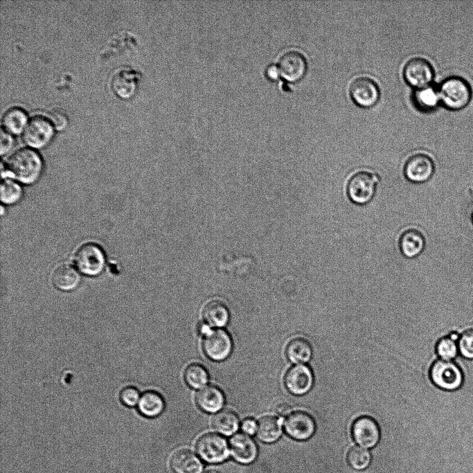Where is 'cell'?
I'll use <instances>...</instances> for the list:
<instances>
[{"label":"cell","mask_w":473,"mask_h":473,"mask_svg":"<svg viewBox=\"0 0 473 473\" xmlns=\"http://www.w3.org/2000/svg\"><path fill=\"white\" fill-rule=\"evenodd\" d=\"M43 169L41 156L33 148H22L9 158L6 166V178H14L19 182L30 184L40 177Z\"/></svg>","instance_id":"cell-1"},{"label":"cell","mask_w":473,"mask_h":473,"mask_svg":"<svg viewBox=\"0 0 473 473\" xmlns=\"http://www.w3.org/2000/svg\"><path fill=\"white\" fill-rule=\"evenodd\" d=\"M431 383L438 389L447 392L461 389L465 382V374L455 361L435 360L429 371Z\"/></svg>","instance_id":"cell-2"},{"label":"cell","mask_w":473,"mask_h":473,"mask_svg":"<svg viewBox=\"0 0 473 473\" xmlns=\"http://www.w3.org/2000/svg\"><path fill=\"white\" fill-rule=\"evenodd\" d=\"M440 102L444 106L453 111L464 109L472 98V90L468 82L458 76L445 79L438 90Z\"/></svg>","instance_id":"cell-3"},{"label":"cell","mask_w":473,"mask_h":473,"mask_svg":"<svg viewBox=\"0 0 473 473\" xmlns=\"http://www.w3.org/2000/svg\"><path fill=\"white\" fill-rule=\"evenodd\" d=\"M379 179L378 175L371 171L359 170L355 172L346 184L348 199L357 205L368 204L375 196Z\"/></svg>","instance_id":"cell-4"},{"label":"cell","mask_w":473,"mask_h":473,"mask_svg":"<svg viewBox=\"0 0 473 473\" xmlns=\"http://www.w3.org/2000/svg\"><path fill=\"white\" fill-rule=\"evenodd\" d=\"M74 263L80 272L87 276H96L101 273L105 267V256L99 245L87 242L75 251Z\"/></svg>","instance_id":"cell-5"},{"label":"cell","mask_w":473,"mask_h":473,"mask_svg":"<svg viewBox=\"0 0 473 473\" xmlns=\"http://www.w3.org/2000/svg\"><path fill=\"white\" fill-rule=\"evenodd\" d=\"M196 450L204 461L213 464L226 461L230 452L229 445L226 439L215 433H208L202 436L196 443Z\"/></svg>","instance_id":"cell-6"},{"label":"cell","mask_w":473,"mask_h":473,"mask_svg":"<svg viewBox=\"0 0 473 473\" xmlns=\"http://www.w3.org/2000/svg\"><path fill=\"white\" fill-rule=\"evenodd\" d=\"M54 127L48 118L41 115L33 116L23 132V139L32 148L45 147L52 139Z\"/></svg>","instance_id":"cell-7"},{"label":"cell","mask_w":473,"mask_h":473,"mask_svg":"<svg viewBox=\"0 0 473 473\" xmlns=\"http://www.w3.org/2000/svg\"><path fill=\"white\" fill-rule=\"evenodd\" d=\"M435 168L434 161L429 155L416 153L411 155L405 162L404 175L411 183L422 184L433 177Z\"/></svg>","instance_id":"cell-8"},{"label":"cell","mask_w":473,"mask_h":473,"mask_svg":"<svg viewBox=\"0 0 473 473\" xmlns=\"http://www.w3.org/2000/svg\"><path fill=\"white\" fill-rule=\"evenodd\" d=\"M232 339L229 334L223 329L212 330L204 337L203 350L211 359L220 362L226 359L231 352Z\"/></svg>","instance_id":"cell-9"},{"label":"cell","mask_w":473,"mask_h":473,"mask_svg":"<svg viewBox=\"0 0 473 473\" xmlns=\"http://www.w3.org/2000/svg\"><path fill=\"white\" fill-rule=\"evenodd\" d=\"M285 432L296 440H305L314 434L316 424L312 416L303 411L289 413L284 422Z\"/></svg>","instance_id":"cell-10"},{"label":"cell","mask_w":473,"mask_h":473,"mask_svg":"<svg viewBox=\"0 0 473 473\" xmlns=\"http://www.w3.org/2000/svg\"><path fill=\"white\" fill-rule=\"evenodd\" d=\"M280 76L289 82H296L303 78L307 70L303 55L296 51L283 53L276 62Z\"/></svg>","instance_id":"cell-11"},{"label":"cell","mask_w":473,"mask_h":473,"mask_svg":"<svg viewBox=\"0 0 473 473\" xmlns=\"http://www.w3.org/2000/svg\"><path fill=\"white\" fill-rule=\"evenodd\" d=\"M352 436L361 447L372 448L379 442L380 429L377 422L369 416H361L352 425Z\"/></svg>","instance_id":"cell-12"},{"label":"cell","mask_w":473,"mask_h":473,"mask_svg":"<svg viewBox=\"0 0 473 473\" xmlns=\"http://www.w3.org/2000/svg\"><path fill=\"white\" fill-rule=\"evenodd\" d=\"M404 77L410 85L422 89L428 87L432 81L434 70L427 60L415 57L406 64Z\"/></svg>","instance_id":"cell-13"},{"label":"cell","mask_w":473,"mask_h":473,"mask_svg":"<svg viewBox=\"0 0 473 473\" xmlns=\"http://www.w3.org/2000/svg\"><path fill=\"white\" fill-rule=\"evenodd\" d=\"M350 94L357 105L368 108L377 102L380 98V89L373 80L366 77H360L352 82Z\"/></svg>","instance_id":"cell-14"},{"label":"cell","mask_w":473,"mask_h":473,"mask_svg":"<svg viewBox=\"0 0 473 473\" xmlns=\"http://www.w3.org/2000/svg\"><path fill=\"white\" fill-rule=\"evenodd\" d=\"M314 376L312 370L304 364L291 367L285 375V385L292 394L301 395L312 387Z\"/></svg>","instance_id":"cell-15"},{"label":"cell","mask_w":473,"mask_h":473,"mask_svg":"<svg viewBox=\"0 0 473 473\" xmlns=\"http://www.w3.org/2000/svg\"><path fill=\"white\" fill-rule=\"evenodd\" d=\"M229 448L234 460L242 464L252 463L258 454L256 442L244 433L233 435L229 440Z\"/></svg>","instance_id":"cell-16"},{"label":"cell","mask_w":473,"mask_h":473,"mask_svg":"<svg viewBox=\"0 0 473 473\" xmlns=\"http://www.w3.org/2000/svg\"><path fill=\"white\" fill-rule=\"evenodd\" d=\"M425 246V237L418 229L409 228L400 234L399 248L402 254L407 258H413L420 255Z\"/></svg>","instance_id":"cell-17"},{"label":"cell","mask_w":473,"mask_h":473,"mask_svg":"<svg viewBox=\"0 0 473 473\" xmlns=\"http://www.w3.org/2000/svg\"><path fill=\"white\" fill-rule=\"evenodd\" d=\"M170 467L175 473H202L203 463L194 452L182 449L172 454Z\"/></svg>","instance_id":"cell-18"},{"label":"cell","mask_w":473,"mask_h":473,"mask_svg":"<svg viewBox=\"0 0 473 473\" xmlns=\"http://www.w3.org/2000/svg\"><path fill=\"white\" fill-rule=\"evenodd\" d=\"M198 407L207 413L220 411L225 401L223 392L214 385H208L201 389L195 397Z\"/></svg>","instance_id":"cell-19"},{"label":"cell","mask_w":473,"mask_h":473,"mask_svg":"<svg viewBox=\"0 0 473 473\" xmlns=\"http://www.w3.org/2000/svg\"><path fill=\"white\" fill-rule=\"evenodd\" d=\"M81 277L80 271L73 266L64 264L57 267L52 274V282L54 286L62 291H71L80 284Z\"/></svg>","instance_id":"cell-20"},{"label":"cell","mask_w":473,"mask_h":473,"mask_svg":"<svg viewBox=\"0 0 473 473\" xmlns=\"http://www.w3.org/2000/svg\"><path fill=\"white\" fill-rule=\"evenodd\" d=\"M202 316L211 327L222 328L229 320V312L226 306L219 300H212L204 307Z\"/></svg>","instance_id":"cell-21"},{"label":"cell","mask_w":473,"mask_h":473,"mask_svg":"<svg viewBox=\"0 0 473 473\" xmlns=\"http://www.w3.org/2000/svg\"><path fill=\"white\" fill-rule=\"evenodd\" d=\"M28 121L27 113L23 108L11 107L2 116V128L12 135L19 134L24 132Z\"/></svg>","instance_id":"cell-22"},{"label":"cell","mask_w":473,"mask_h":473,"mask_svg":"<svg viewBox=\"0 0 473 473\" xmlns=\"http://www.w3.org/2000/svg\"><path fill=\"white\" fill-rule=\"evenodd\" d=\"M460 332L454 330L441 337L435 346L438 359L445 361H455L459 356L458 337Z\"/></svg>","instance_id":"cell-23"},{"label":"cell","mask_w":473,"mask_h":473,"mask_svg":"<svg viewBox=\"0 0 473 473\" xmlns=\"http://www.w3.org/2000/svg\"><path fill=\"white\" fill-rule=\"evenodd\" d=\"M258 438L264 443L276 441L282 434V425L280 419L274 416H265L258 422L256 431Z\"/></svg>","instance_id":"cell-24"},{"label":"cell","mask_w":473,"mask_h":473,"mask_svg":"<svg viewBox=\"0 0 473 473\" xmlns=\"http://www.w3.org/2000/svg\"><path fill=\"white\" fill-rule=\"evenodd\" d=\"M165 402L162 396L154 391L145 392L138 404L139 413L147 418H155L163 411Z\"/></svg>","instance_id":"cell-25"},{"label":"cell","mask_w":473,"mask_h":473,"mask_svg":"<svg viewBox=\"0 0 473 473\" xmlns=\"http://www.w3.org/2000/svg\"><path fill=\"white\" fill-rule=\"evenodd\" d=\"M312 349L310 342L302 337H296L291 340L286 348V355L288 359L294 364H303L312 357Z\"/></svg>","instance_id":"cell-26"},{"label":"cell","mask_w":473,"mask_h":473,"mask_svg":"<svg viewBox=\"0 0 473 473\" xmlns=\"http://www.w3.org/2000/svg\"><path fill=\"white\" fill-rule=\"evenodd\" d=\"M212 425L218 433L229 436L238 430L239 418L233 411L224 409L217 413L213 418Z\"/></svg>","instance_id":"cell-27"},{"label":"cell","mask_w":473,"mask_h":473,"mask_svg":"<svg viewBox=\"0 0 473 473\" xmlns=\"http://www.w3.org/2000/svg\"><path fill=\"white\" fill-rule=\"evenodd\" d=\"M137 76L133 71L123 70L114 76L112 85L115 93L121 98H129L136 89Z\"/></svg>","instance_id":"cell-28"},{"label":"cell","mask_w":473,"mask_h":473,"mask_svg":"<svg viewBox=\"0 0 473 473\" xmlns=\"http://www.w3.org/2000/svg\"><path fill=\"white\" fill-rule=\"evenodd\" d=\"M184 379L187 384L193 389L203 387L208 380L206 368L199 364H190L185 370Z\"/></svg>","instance_id":"cell-29"},{"label":"cell","mask_w":473,"mask_h":473,"mask_svg":"<svg viewBox=\"0 0 473 473\" xmlns=\"http://www.w3.org/2000/svg\"><path fill=\"white\" fill-rule=\"evenodd\" d=\"M23 191L19 184L10 178H5L1 184V200L5 204L17 202L22 197Z\"/></svg>","instance_id":"cell-30"},{"label":"cell","mask_w":473,"mask_h":473,"mask_svg":"<svg viewBox=\"0 0 473 473\" xmlns=\"http://www.w3.org/2000/svg\"><path fill=\"white\" fill-rule=\"evenodd\" d=\"M414 98L417 105L425 110L436 108L440 102L438 91L429 86L419 89L415 93Z\"/></svg>","instance_id":"cell-31"},{"label":"cell","mask_w":473,"mask_h":473,"mask_svg":"<svg viewBox=\"0 0 473 473\" xmlns=\"http://www.w3.org/2000/svg\"><path fill=\"white\" fill-rule=\"evenodd\" d=\"M371 460L370 452L362 447H353L347 455L349 465L353 469L361 470L366 468Z\"/></svg>","instance_id":"cell-32"},{"label":"cell","mask_w":473,"mask_h":473,"mask_svg":"<svg viewBox=\"0 0 473 473\" xmlns=\"http://www.w3.org/2000/svg\"><path fill=\"white\" fill-rule=\"evenodd\" d=\"M458 343L459 356L467 360H473V328L460 332Z\"/></svg>","instance_id":"cell-33"},{"label":"cell","mask_w":473,"mask_h":473,"mask_svg":"<svg viewBox=\"0 0 473 473\" xmlns=\"http://www.w3.org/2000/svg\"><path fill=\"white\" fill-rule=\"evenodd\" d=\"M141 396L139 391L136 387L127 386L121 390L119 398L123 405L134 407L138 405Z\"/></svg>","instance_id":"cell-34"},{"label":"cell","mask_w":473,"mask_h":473,"mask_svg":"<svg viewBox=\"0 0 473 473\" xmlns=\"http://www.w3.org/2000/svg\"><path fill=\"white\" fill-rule=\"evenodd\" d=\"M1 155L3 156L7 154L14 145V138L12 134L6 131L2 127L1 128Z\"/></svg>","instance_id":"cell-35"},{"label":"cell","mask_w":473,"mask_h":473,"mask_svg":"<svg viewBox=\"0 0 473 473\" xmlns=\"http://www.w3.org/2000/svg\"><path fill=\"white\" fill-rule=\"evenodd\" d=\"M48 119L51 122L54 128L62 130L67 124V118L61 111L53 110L49 113Z\"/></svg>","instance_id":"cell-36"},{"label":"cell","mask_w":473,"mask_h":473,"mask_svg":"<svg viewBox=\"0 0 473 473\" xmlns=\"http://www.w3.org/2000/svg\"><path fill=\"white\" fill-rule=\"evenodd\" d=\"M241 429L243 433L247 435H253L257 431L258 423L253 418H246L241 424Z\"/></svg>","instance_id":"cell-37"},{"label":"cell","mask_w":473,"mask_h":473,"mask_svg":"<svg viewBox=\"0 0 473 473\" xmlns=\"http://www.w3.org/2000/svg\"><path fill=\"white\" fill-rule=\"evenodd\" d=\"M265 75L266 78L274 80L280 76L279 70L276 63H269L265 69Z\"/></svg>","instance_id":"cell-38"},{"label":"cell","mask_w":473,"mask_h":473,"mask_svg":"<svg viewBox=\"0 0 473 473\" xmlns=\"http://www.w3.org/2000/svg\"><path fill=\"white\" fill-rule=\"evenodd\" d=\"M290 411L291 407L285 402L278 403L274 407V412L279 416L287 415Z\"/></svg>","instance_id":"cell-39"},{"label":"cell","mask_w":473,"mask_h":473,"mask_svg":"<svg viewBox=\"0 0 473 473\" xmlns=\"http://www.w3.org/2000/svg\"><path fill=\"white\" fill-rule=\"evenodd\" d=\"M198 330L199 334L203 335L204 337L206 336L212 331V330L211 329V326L206 323H201L199 326Z\"/></svg>","instance_id":"cell-40"},{"label":"cell","mask_w":473,"mask_h":473,"mask_svg":"<svg viewBox=\"0 0 473 473\" xmlns=\"http://www.w3.org/2000/svg\"><path fill=\"white\" fill-rule=\"evenodd\" d=\"M204 473H220V472H218L215 470H208V471L205 472Z\"/></svg>","instance_id":"cell-41"},{"label":"cell","mask_w":473,"mask_h":473,"mask_svg":"<svg viewBox=\"0 0 473 473\" xmlns=\"http://www.w3.org/2000/svg\"><path fill=\"white\" fill-rule=\"evenodd\" d=\"M471 220H472V224H473V213H472V214Z\"/></svg>","instance_id":"cell-42"}]
</instances>
